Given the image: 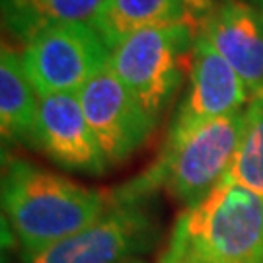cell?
Segmentation results:
<instances>
[{
	"mask_svg": "<svg viewBox=\"0 0 263 263\" xmlns=\"http://www.w3.org/2000/svg\"><path fill=\"white\" fill-rule=\"evenodd\" d=\"M115 197V189L86 187L26 160H10L2 174V215L24 257L84 230Z\"/></svg>",
	"mask_w": 263,
	"mask_h": 263,
	"instance_id": "6da1fadb",
	"label": "cell"
},
{
	"mask_svg": "<svg viewBox=\"0 0 263 263\" xmlns=\"http://www.w3.org/2000/svg\"><path fill=\"white\" fill-rule=\"evenodd\" d=\"M158 263H263V197L226 176L179 213Z\"/></svg>",
	"mask_w": 263,
	"mask_h": 263,
	"instance_id": "7a4b0ae2",
	"label": "cell"
},
{
	"mask_svg": "<svg viewBox=\"0 0 263 263\" xmlns=\"http://www.w3.org/2000/svg\"><path fill=\"white\" fill-rule=\"evenodd\" d=\"M244 131V109L201 123L183 133H168L151 168L123 187L137 195L164 189L183 207L201 203L228 176Z\"/></svg>",
	"mask_w": 263,
	"mask_h": 263,
	"instance_id": "3957f363",
	"label": "cell"
},
{
	"mask_svg": "<svg viewBox=\"0 0 263 263\" xmlns=\"http://www.w3.org/2000/svg\"><path fill=\"white\" fill-rule=\"evenodd\" d=\"M115 203L96 222L22 263H123L152 252L160 240L154 195L115 189Z\"/></svg>",
	"mask_w": 263,
	"mask_h": 263,
	"instance_id": "277c9868",
	"label": "cell"
},
{
	"mask_svg": "<svg viewBox=\"0 0 263 263\" xmlns=\"http://www.w3.org/2000/svg\"><path fill=\"white\" fill-rule=\"evenodd\" d=\"M197 28L187 22L141 29L111 49L109 68L144 111L158 121L183 80Z\"/></svg>",
	"mask_w": 263,
	"mask_h": 263,
	"instance_id": "5b68a950",
	"label": "cell"
},
{
	"mask_svg": "<svg viewBox=\"0 0 263 263\" xmlns=\"http://www.w3.org/2000/svg\"><path fill=\"white\" fill-rule=\"evenodd\" d=\"M22 63L37 96L76 94L109 65L111 49L90 22L41 29L24 43Z\"/></svg>",
	"mask_w": 263,
	"mask_h": 263,
	"instance_id": "8992f818",
	"label": "cell"
},
{
	"mask_svg": "<svg viewBox=\"0 0 263 263\" xmlns=\"http://www.w3.org/2000/svg\"><path fill=\"white\" fill-rule=\"evenodd\" d=\"M78 100L109 168L121 166L141 151L158 123L113 74L109 65L78 90Z\"/></svg>",
	"mask_w": 263,
	"mask_h": 263,
	"instance_id": "52a82bcc",
	"label": "cell"
},
{
	"mask_svg": "<svg viewBox=\"0 0 263 263\" xmlns=\"http://www.w3.org/2000/svg\"><path fill=\"white\" fill-rule=\"evenodd\" d=\"M29 144L70 172L104 176L109 170L86 121L78 92L39 96Z\"/></svg>",
	"mask_w": 263,
	"mask_h": 263,
	"instance_id": "ba28073f",
	"label": "cell"
},
{
	"mask_svg": "<svg viewBox=\"0 0 263 263\" xmlns=\"http://www.w3.org/2000/svg\"><path fill=\"white\" fill-rule=\"evenodd\" d=\"M252 94L234 68L197 35L189 57V86L179 104L170 133H183L201 123L242 111Z\"/></svg>",
	"mask_w": 263,
	"mask_h": 263,
	"instance_id": "9c48e42d",
	"label": "cell"
},
{
	"mask_svg": "<svg viewBox=\"0 0 263 263\" xmlns=\"http://www.w3.org/2000/svg\"><path fill=\"white\" fill-rule=\"evenodd\" d=\"M197 35L234 68L250 94L263 92V8L244 0H224L199 22Z\"/></svg>",
	"mask_w": 263,
	"mask_h": 263,
	"instance_id": "30bf717a",
	"label": "cell"
},
{
	"mask_svg": "<svg viewBox=\"0 0 263 263\" xmlns=\"http://www.w3.org/2000/svg\"><path fill=\"white\" fill-rule=\"evenodd\" d=\"M211 8V0H105L90 24L113 49L141 29L178 22L199 28Z\"/></svg>",
	"mask_w": 263,
	"mask_h": 263,
	"instance_id": "8fae6325",
	"label": "cell"
},
{
	"mask_svg": "<svg viewBox=\"0 0 263 263\" xmlns=\"http://www.w3.org/2000/svg\"><path fill=\"white\" fill-rule=\"evenodd\" d=\"M39 96L24 70L22 53L4 45L0 55V129L8 142H29Z\"/></svg>",
	"mask_w": 263,
	"mask_h": 263,
	"instance_id": "7c38bea8",
	"label": "cell"
},
{
	"mask_svg": "<svg viewBox=\"0 0 263 263\" xmlns=\"http://www.w3.org/2000/svg\"><path fill=\"white\" fill-rule=\"evenodd\" d=\"M105 0H39L24 8L6 10L4 24L12 35L26 43L41 29L76 22H92Z\"/></svg>",
	"mask_w": 263,
	"mask_h": 263,
	"instance_id": "4fadbf2b",
	"label": "cell"
},
{
	"mask_svg": "<svg viewBox=\"0 0 263 263\" xmlns=\"http://www.w3.org/2000/svg\"><path fill=\"white\" fill-rule=\"evenodd\" d=\"M228 176L263 197V92L252 96L244 109V131Z\"/></svg>",
	"mask_w": 263,
	"mask_h": 263,
	"instance_id": "5bb4252c",
	"label": "cell"
},
{
	"mask_svg": "<svg viewBox=\"0 0 263 263\" xmlns=\"http://www.w3.org/2000/svg\"><path fill=\"white\" fill-rule=\"evenodd\" d=\"M35 2H39V0H2V12H6V10L24 8V6L35 4Z\"/></svg>",
	"mask_w": 263,
	"mask_h": 263,
	"instance_id": "9a60e30c",
	"label": "cell"
},
{
	"mask_svg": "<svg viewBox=\"0 0 263 263\" xmlns=\"http://www.w3.org/2000/svg\"><path fill=\"white\" fill-rule=\"evenodd\" d=\"M244 2H250V4H255V6L263 8V0H244Z\"/></svg>",
	"mask_w": 263,
	"mask_h": 263,
	"instance_id": "2e32d148",
	"label": "cell"
},
{
	"mask_svg": "<svg viewBox=\"0 0 263 263\" xmlns=\"http://www.w3.org/2000/svg\"><path fill=\"white\" fill-rule=\"evenodd\" d=\"M123 263H148V261L142 259V257H137V259H129V261H123Z\"/></svg>",
	"mask_w": 263,
	"mask_h": 263,
	"instance_id": "e0dca14e",
	"label": "cell"
}]
</instances>
